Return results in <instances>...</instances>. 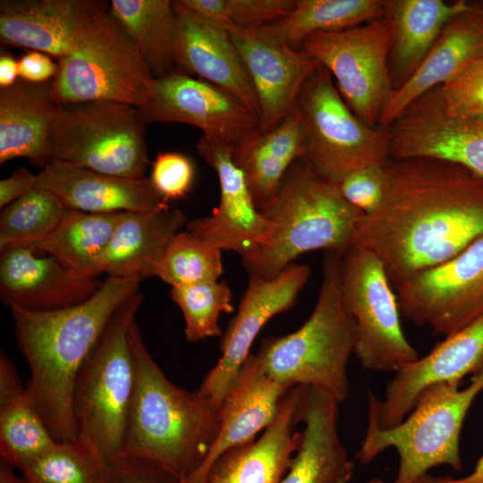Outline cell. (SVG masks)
<instances>
[{"label": "cell", "instance_id": "1", "mask_svg": "<svg viewBox=\"0 0 483 483\" xmlns=\"http://www.w3.org/2000/svg\"><path fill=\"white\" fill-rule=\"evenodd\" d=\"M379 206L352 246L375 254L393 285L455 257L483 236V177L436 158H389Z\"/></svg>", "mask_w": 483, "mask_h": 483}, {"label": "cell", "instance_id": "2", "mask_svg": "<svg viewBox=\"0 0 483 483\" xmlns=\"http://www.w3.org/2000/svg\"><path fill=\"white\" fill-rule=\"evenodd\" d=\"M140 284L107 276L93 296L77 305L45 311L9 307L30 369L27 394L57 442L78 437L72 411L78 373L114 313Z\"/></svg>", "mask_w": 483, "mask_h": 483}, {"label": "cell", "instance_id": "3", "mask_svg": "<svg viewBox=\"0 0 483 483\" xmlns=\"http://www.w3.org/2000/svg\"><path fill=\"white\" fill-rule=\"evenodd\" d=\"M129 338L136 369L123 462L156 469L185 483L200 467L219 428V410L198 390L171 383L135 321Z\"/></svg>", "mask_w": 483, "mask_h": 483}, {"label": "cell", "instance_id": "4", "mask_svg": "<svg viewBox=\"0 0 483 483\" xmlns=\"http://www.w3.org/2000/svg\"><path fill=\"white\" fill-rule=\"evenodd\" d=\"M270 232L244 267L250 275L272 278L305 252H343L353 244L364 215L343 196L338 184L304 160L286 173L270 201L260 209Z\"/></svg>", "mask_w": 483, "mask_h": 483}, {"label": "cell", "instance_id": "5", "mask_svg": "<svg viewBox=\"0 0 483 483\" xmlns=\"http://www.w3.org/2000/svg\"><path fill=\"white\" fill-rule=\"evenodd\" d=\"M340 256L326 251L318 301L306 322L293 333L266 338L255 354L281 386H315L338 403L349 394L347 364L356 338L355 323L341 298Z\"/></svg>", "mask_w": 483, "mask_h": 483}, {"label": "cell", "instance_id": "6", "mask_svg": "<svg viewBox=\"0 0 483 483\" xmlns=\"http://www.w3.org/2000/svg\"><path fill=\"white\" fill-rule=\"evenodd\" d=\"M141 301L138 290L116 309L80 368L72 393L78 438L92 445L114 470L123 463L136 381L129 327Z\"/></svg>", "mask_w": 483, "mask_h": 483}, {"label": "cell", "instance_id": "7", "mask_svg": "<svg viewBox=\"0 0 483 483\" xmlns=\"http://www.w3.org/2000/svg\"><path fill=\"white\" fill-rule=\"evenodd\" d=\"M52 80L57 102L112 101L141 107L156 79L110 8L97 2Z\"/></svg>", "mask_w": 483, "mask_h": 483}, {"label": "cell", "instance_id": "8", "mask_svg": "<svg viewBox=\"0 0 483 483\" xmlns=\"http://www.w3.org/2000/svg\"><path fill=\"white\" fill-rule=\"evenodd\" d=\"M459 386L443 382L426 387L410 414L394 428H380L368 417L365 437L355 456L360 464L394 447L399 456L394 483H410L440 465L461 470L460 434L468 411L483 391V367L465 388Z\"/></svg>", "mask_w": 483, "mask_h": 483}, {"label": "cell", "instance_id": "9", "mask_svg": "<svg viewBox=\"0 0 483 483\" xmlns=\"http://www.w3.org/2000/svg\"><path fill=\"white\" fill-rule=\"evenodd\" d=\"M145 125L137 107L112 101L59 105L50 138L52 160L128 178L149 163Z\"/></svg>", "mask_w": 483, "mask_h": 483}, {"label": "cell", "instance_id": "10", "mask_svg": "<svg viewBox=\"0 0 483 483\" xmlns=\"http://www.w3.org/2000/svg\"><path fill=\"white\" fill-rule=\"evenodd\" d=\"M306 134L304 161L338 184L350 173L383 165L390 158L386 128L363 123L350 109L331 73L320 64L303 84L295 104Z\"/></svg>", "mask_w": 483, "mask_h": 483}, {"label": "cell", "instance_id": "11", "mask_svg": "<svg viewBox=\"0 0 483 483\" xmlns=\"http://www.w3.org/2000/svg\"><path fill=\"white\" fill-rule=\"evenodd\" d=\"M340 291L355 323L353 353L364 369L395 373L419 358L403 333L396 292L375 254L353 246L341 253Z\"/></svg>", "mask_w": 483, "mask_h": 483}, {"label": "cell", "instance_id": "12", "mask_svg": "<svg viewBox=\"0 0 483 483\" xmlns=\"http://www.w3.org/2000/svg\"><path fill=\"white\" fill-rule=\"evenodd\" d=\"M392 43L393 25L386 15L344 30L313 33L300 49L328 70L352 113L376 128L394 92Z\"/></svg>", "mask_w": 483, "mask_h": 483}, {"label": "cell", "instance_id": "13", "mask_svg": "<svg viewBox=\"0 0 483 483\" xmlns=\"http://www.w3.org/2000/svg\"><path fill=\"white\" fill-rule=\"evenodd\" d=\"M395 287L401 315L448 337L483 315V236Z\"/></svg>", "mask_w": 483, "mask_h": 483}, {"label": "cell", "instance_id": "14", "mask_svg": "<svg viewBox=\"0 0 483 483\" xmlns=\"http://www.w3.org/2000/svg\"><path fill=\"white\" fill-rule=\"evenodd\" d=\"M138 109L146 124H190L233 150L262 130L258 117L236 98L178 69L156 79L151 97Z\"/></svg>", "mask_w": 483, "mask_h": 483}, {"label": "cell", "instance_id": "15", "mask_svg": "<svg viewBox=\"0 0 483 483\" xmlns=\"http://www.w3.org/2000/svg\"><path fill=\"white\" fill-rule=\"evenodd\" d=\"M310 275L307 265L295 262L272 278L250 275L238 310L221 341V357L198 391L220 410L255 338L275 315L291 309Z\"/></svg>", "mask_w": 483, "mask_h": 483}, {"label": "cell", "instance_id": "16", "mask_svg": "<svg viewBox=\"0 0 483 483\" xmlns=\"http://www.w3.org/2000/svg\"><path fill=\"white\" fill-rule=\"evenodd\" d=\"M196 148L217 174L220 199L210 216L188 221L186 230L221 251L238 253L246 262L266 241L270 223L257 208L231 147L202 135Z\"/></svg>", "mask_w": 483, "mask_h": 483}, {"label": "cell", "instance_id": "17", "mask_svg": "<svg viewBox=\"0 0 483 483\" xmlns=\"http://www.w3.org/2000/svg\"><path fill=\"white\" fill-rule=\"evenodd\" d=\"M483 367V315L445 337L428 354L402 366L387 383L384 398L368 393V417L380 428L400 424L412 411L426 387L437 383L460 384Z\"/></svg>", "mask_w": 483, "mask_h": 483}, {"label": "cell", "instance_id": "18", "mask_svg": "<svg viewBox=\"0 0 483 483\" xmlns=\"http://www.w3.org/2000/svg\"><path fill=\"white\" fill-rule=\"evenodd\" d=\"M390 158H436L483 177V122L449 114L437 88L411 103L388 128Z\"/></svg>", "mask_w": 483, "mask_h": 483}, {"label": "cell", "instance_id": "19", "mask_svg": "<svg viewBox=\"0 0 483 483\" xmlns=\"http://www.w3.org/2000/svg\"><path fill=\"white\" fill-rule=\"evenodd\" d=\"M256 93L262 130H270L295 110L298 95L318 63L283 43L263 27H225Z\"/></svg>", "mask_w": 483, "mask_h": 483}, {"label": "cell", "instance_id": "20", "mask_svg": "<svg viewBox=\"0 0 483 483\" xmlns=\"http://www.w3.org/2000/svg\"><path fill=\"white\" fill-rule=\"evenodd\" d=\"M172 3L176 14L175 65L228 93L260 120L256 93L227 30L177 1Z\"/></svg>", "mask_w": 483, "mask_h": 483}, {"label": "cell", "instance_id": "21", "mask_svg": "<svg viewBox=\"0 0 483 483\" xmlns=\"http://www.w3.org/2000/svg\"><path fill=\"white\" fill-rule=\"evenodd\" d=\"M35 252L33 247L24 246L1 253L0 295L5 305L54 310L80 304L100 288L103 281Z\"/></svg>", "mask_w": 483, "mask_h": 483}, {"label": "cell", "instance_id": "22", "mask_svg": "<svg viewBox=\"0 0 483 483\" xmlns=\"http://www.w3.org/2000/svg\"><path fill=\"white\" fill-rule=\"evenodd\" d=\"M267 377L255 354L243 362L219 410V428L200 467L185 483H205L214 462L253 441L275 419L287 391Z\"/></svg>", "mask_w": 483, "mask_h": 483}, {"label": "cell", "instance_id": "23", "mask_svg": "<svg viewBox=\"0 0 483 483\" xmlns=\"http://www.w3.org/2000/svg\"><path fill=\"white\" fill-rule=\"evenodd\" d=\"M38 185L73 210L107 214L151 211L165 206L149 179L109 175L52 160L38 174Z\"/></svg>", "mask_w": 483, "mask_h": 483}, {"label": "cell", "instance_id": "24", "mask_svg": "<svg viewBox=\"0 0 483 483\" xmlns=\"http://www.w3.org/2000/svg\"><path fill=\"white\" fill-rule=\"evenodd\" d=\"M301 386L284 394L278 412L262 435L221 455L210 468L205 483H280L301 440L295 431Z\"/></svg>", "mask_w": 483, "mask_h": 483}, {"label": "cell", "instance_id": "25", "mask_svg": "<svg viewBox=\"0 0 483 483\" xmlns=\"http://www.w3.org/2000/svg\"><path fill=\"white\" fill-rule=\"evenodd\" d=\"M338 402L325 391L301 386L298 420L300 446L280 483H348L354 465L337 428Z\"/></svg>", "mask_w": 483, "mask_h": 483}, {"label": "cell", "instance_id": "26", "mask_svg": "<svg viewBox=\"0 0 483 483\" xmlns=\"http://www.w3.org/2000/svg\"><path fill=\"white\" fill-rule=\"evenodd\" d=\"M482 59L483 9L473 6L444 27L419 68L394 90L379 126L388 128L419 97Z\"/></svg>", "mask_w": 483, "mask_h": 483}, {"label": "cell", "instance_id": "27", "mask_svg": "<svg viewBox=\"0 0 483 483\" xmlns=\"http://www.w3.org/2000/svg\"><path fill=\"white\" fill-rule=\"evenodd\" d=\"M52 81L18 79L0 89V164L26 157L43 168L52 161L50 138L59 107Z\"/></svg>", "mask_w": 483, "mask_h": 483}, {"label": "cell", "instance_id": "28", "mask_svg": "<svg viewBox=\"0 0 483 483\" xmlns=\"http://www.w3.org/2000/svg\"><path fill=\"white\" fill-rule=\"evenodd\" d=\"M97 2L1 0V41L60 60L71 52L79 28Z\"/></svg>", "mask_w": 483, "mask_h": 483}, {"label": "cell", "instance_id": "29", "mask_svg": "<svg viewBox=\"0 0 483 483\" xmlns=\"http://www.w3.org/2000/svg\"><path fill=\"white\" fill-rule=\"evenodd\" d=\"M187 217L168 204L151 211L122 212L105 264V274L141 281L154 276L157 263Z\"/></svg>", "mask_w": 483, "mask_h": 483}, {"label": "cell", "instance_id": "30", "mask_svg": "<svg viewBox=\"0 0 483 483\" xmlns=\"http://www.w3.org/2000/svg\"><path fill=\"white\" fill-rule=\"evenodd\" d=\"M472 7L464 0H386L393 25L389 68L394 90L419 68L444 27Z\"/></svg>", "mask_w": 483, "mask_h": 483}, {"label": "cell", "instance_id": "31", "mask_svg": "<svg viewBox=\"0 0 483 483\" xmlns=\"http://www.w3.org/2000/svg\"><path fill=\"white\" fill-rule=\"evenodd\" d=\"M306 151L305 130L295 110L274 128L259 131L232 149L259 210L274 197L291 166L304 159Z\"/></svg>", "mask_w": 483, "mask_h": 483}, {"label": "cell", "instance_id": "32", "mask_svg": "<svg viewBox=\"0 0 483 483\" xmlns=\"http://www.w3.org/2000/svg\"><path fill=\"white\" fill-rule=\"evenodd\" d=\"M121 214L67 208L58 225L31 247L86 276L97 278L105 273L106 254Z\"/></svg>", "mask_w": 483, "mask_h": 483}, {"label": "cell", "instance_id": "33", "mask_svg": "<svg viewBox=\"0 0 483 483\" xmlns=\"http://www.w3.org/2000/svg\"><path fill=\"white\" fill-rule=\"evenodd\" d=\"M110 12L155 79L176 71V14L169 0H112Z\"/></svg>", "mask_w": 483, "mask_h": 483}, {"label": "cell", "instance_id": "34", "mask_svg": "<svg viewBox=\"0 0 483 483\" xmlns=\"http://www.w3.org/2000/svg\"><path fill=\"white\" fill-rule=\"evenodd\" d=\"M386 15V0H295L287 16L263 28L290 47L300 49L313 33L344 30Z\"/></svg>", "mask_w": 483, "mask_h": 483}, {"label": "cell", "instance_id": "35", "mask_svg": "<svg viewBox=\"0 0 483 483\" xmlns=\"http://www.w3.org/2000/svg\"><path fill=\"white\" fill-rule=\"evenodd\" d=\"M27 483H115L114 470L87 442H58L21 470Z\"/></svg>", "mask_w": 483, "mask_h": 483}, {"label": "cell", "instance_id": "36", "mask_svg": "<svg viewBox=\"0 0 483 483\" xmlns=\"http://www.w3.org/2000/svg\"><path fill=\"white\" fill-rule=\"evenodd\" d=\"M67 208L60 199L39 185L2 208L1 253L31 246L47 236L60 223Z\"/></svg>", "mask_w": 483, "mask_h": 483}, {"label": "cell", "instance_id": "37", "mask_svg": "<svg viewBox=\"0 0 483 483\" xmlns=\"http://www.w3.org/2000/svg\"><path fill=\"white\" fill-rule=\"evenodd\" d=\"M58 442L26 394L0 405V456L21 470Z\"/></svg>", "mask_w": 483, "mask_h": 483}, {"label": "cell", "instance_id": "38", "mask_svg": "<svg viewBox=\"0 0 483 483\" xmlns=\"http://www.w3.org/2000/svg\"><path fill=\"white\" fill-rule=\"evenodd\" d=\"M221 252L187 230L181 231L157 263L154 276L172 287L217 281L224 271Z\"/></svg>", "mask_w": 483, "mask_h": 483}, {"label": "cell", "instance_id": "39", "mask_svg": "<svg viewBox=\"0 0 483 483\" xmlns=\"http://www.w3.org/2000/svg\"><path fill=\"white\" fill-rule=\"evenodd\" d=\"M170 297L182 310L185 336L191 343L221 335V313L233 311L232 291L225 281L172 287Z\"/></svg>", "mask_w": 483, "mask_h": 483}, {"label": "cell", "instance_id": "40", "mask_svg": "<svg viewBox=\"0 0 483 483\" xmlns=\"http://www.w3.org/2000/svg\"><path fill=\"white\" fill-rule=\"evenodd\" d=\"M186 9L224 27L260 28L287 16L295 0H177Z\"/></svg>", "mask_w": 483, "mask_h": 483}, {"label": "cell", "instance_id": "41", "mask_svg": "<svg viewBox=\"0 0 483 483\" xmlns=\"http://www.w3.org/2000/svg\"><path fill=\"white\" fill-rule=\"evenodd\" d=\"M436 88L449 114L483 122V59Z\"/></svg>", "mask_w": 483, "mask_h": 483}, {"label": "cell", "instance_id": "42", "mask_svg": "<svg viewBox=\"0 0 483 483\" xmlns=\"http://www.w3.org/2000/svg\"><path fill=\"white\" fill-rule=\"evenodd\" d=\"M193 179L192 161L178 152L159 153L153 163L149 178L156 191L166 202L184 198Z\"/></svg>", "mask_w": 483, "mask_h": 483}, {"label": "cell", "instance_id": "43", "mask_svg": "<svg viewBox=\"0 0 483 483\" xmlns=\"http://www.w3.org/2000/svg\"><path fill=\"white\" fill-rule=\"evenodd\" d=\"M385 165L357 169L338 183L344 199L364 215L372 213L382 201L386 179Z\"/></svg>", "mask_w": 483, "mask_h": 483}, {"label": "cell", "instance_id": "44", "mask_svg": "<svg viewBox=\"0 0 483 483\" xmlns=\"http://www.w3.org/2000/svg\"><path fill=\"white\" fill-rule=\"evenodd\" d=\"M18 62L20 79L30 82H47L58 72V63H55L50 55L42 52L30 51Z\"/></svg>", "mask_w": 483, "mask_h": 483}, {"label": "cell", "instance_id": "45", "mask_svg": "<svg viewBox=\"0 0 483 483\" xmlns=\"http://www.w3.org/2000/svg\"><path fill=\"white\" fill-rule=\"evenodd\" d=\"M38 183L37 174L21 167L15 170L9 177L0 181V208L23 196Z\"/></svg>", "mask_w": 483, "mask_h": 483}, {"label": "cell", "instance_id": "46", "mask_svg": "<svg viewBox=\"0 0 483 483\" xmlns=\"http://www.w3.org/2000/svg\"><path fill=\"white\" fill-rule=\"evenodd\" d=\"M114 470L115 483H178L156 469L129 462Z\"/></svg>", "mask_w": 483, "mask_h": 483}, {"label": "cell", "instance_id": "47", "mask_svg": "<svg viewBox=\"0 0 483 483\" xmlns=\"http://www.w3.org/2000/svg\"><path fill=\"white\" fill-rule=\"evenodd\" d=\"M23 386L14 363L5 352L0 353V405H3L24 394Z\"/></svg>", "mask_w": 483, "mask_h": 483}, {"label": "cell", "instance_id": "48", "mask_svg": "<svg viewBox=\"0 0 483 483\" xmlns=\"http://www.w3.org/2000/svg\"><path fill=\"white\" fill-rule=\"evenodd\" d=\"M20 78L19 62L7 53L0 55V87L12 86Z\"/></svg>", "mask_w": 483, "mask_h": 483}, {"label": "cell", "instance_id": "49", "mask_svg": "<svg viewBox=\"0 0 483 483\" xmlns=\"http://www.w3.org/2000/svg\"><path fill=\"white\" fill-rule=\"evenodd\" d=\"M436 479L437 483H483V456L477 462L473 470L465 477L459 479L450 477Z\"/></svg>", "mask_w": 483, "mask_h": 483}, {"label": "cell", "instance_id": "50", "mask_svg": "<svg viewBox=\"0 0 483 483\" xmlns=\"http://www.w3.org/2000/svg\"><path fill=\"white\" fill-rule=\"evenodd\" d=\"M13 467L0 459V483H27L25 479L18 477Z\"/></svg>", "mask_w": 483, "mask_h": 483}, {"label": "cell", "instance_id": "51", "mask_svg": "<svg viewBox=\"0 0 483 483\" xmlns=\"http://www.w3.org/2000/svg\"><path fill=\"white\" fill-rule=\"evenodd\" d=\"M366 483H386V482L384 481L382 479L372 478L369 479ZM410 483H437V479L436 477L426 474Z\"/></svg>", "mask_w": 483, "mask_h": 483}]
</instances>
